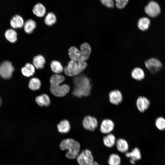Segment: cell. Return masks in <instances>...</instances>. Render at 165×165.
<instances>
[{
	"instance_id": "obj_1",
	"label": "cell",
	"mask_w": 165,
	"mask_h": 165,
	"mask_svg": "<svg viewBox=\"0 0 165 165\" xmlns=\"http://www.w3.org/2000/svg\"><path fill=\"white\" fill-rule=\"evenodd\" d=\"M75 88L73 94L78 97L89 96L91 90L90 80L86 76L81 75L75 77L74 80Z\"/></svg>"
},
{
	"instance_id": "obj_2",
	"label": "cell",
	"mask_w": 165,
	"mask_h": 165,
	"mask_svg": "<svg viewBox=\"0 0 165 165\" xmlns=\"http://www.w3.org/2000/svg\"><path fill=\"white\" fill-rule=\"evenodd\" d=\"M64 80V77L60 74H55L50 77V89L52 93L55 96L63 97L69 92L70 87L68 84L60 85Z\"/></svg>"
},
{
	"instance_id": "obj_3",
	"label": "cell",
	"mask_w": 165,
	"mask_h": 165,
	"mask_svg": "<svg viewBox=\"0 0 165 165\" xmlns=\"http://www.w3.org/2000/svg\"><path fill=\"white\" fill-rule=\"evenodd\" d=\"M59 148L61 150H68L65 154L67 158L74 159L76 158L79 154L80 145L78 142L74 139L68 138L61 141L59 145Z\"/></svg>"
},
{
	"instance_id": "obj_4",
	"label": "cell",
	"mask_w": 165,
	"mask_h": 165,
	"mask_svg": "<svg viewBox=\"0 0 165 165\" xmlns=\"http://www.w3.org/2000/svg\"><path fill=\"white\" fill-rule=\"evenodd\" d=\"M87 66V63L85 61L71 60L64 68V71L67 75L74 76L80 74L86 68Z\"/></svg>"
},
{
	"instance_id": "obj_5",
	"label": "cell",
	"mask_w": 165,
	"mask_h": 165,
	"mask_svg": "<svg viewBox=\"0 0 165 165\" xmlns=\"http://www.w3.org/2000/svg\"><path fill=\"white\" fill-rule=\"evenodd\" d=\"M76 160L79 165H88L94 161V158L90 150L86 149L79 154Z\"/></svg>"
},
{
	"instance_id": "obj_6",
	"label": "cell",
	"mask_w": 165,
	"mask_h": 165,
	"mask_svg": "<svg viewBox=\"0 0 165 165\" xmlns=\"http://www.w3.org/2000/svg\"><path fill=\"white\" fill-rule=\"evenodd\" d=\"M14 70L13 67L9 61H4L0 65V75L3 79L10 78Z\"/></svg>"
},
{
	"instance_id": "obj_7",
	"label": "cell",
	"mask_w": 165,
	"mask_h": 165,
	"mask_svg": "<svg viewBox=\"0 0 165 165\" xmlns=\"http://www.w3.org/2000/svg\"><path fill=\"white\" fill-rule=\"evenodd\" d=\"M146 68L151 72L156 73L161 69L162 64L158 59L152 58L146 61L145 62Z\"/></svg>"
},
{
	"instance_id": "obj_8",
	"label": "cell",
	"mask_w": 165,
	"mask_h": 165,
	"mask_svg": "<svg viewBox=\"0 0 165 165\" xmlns=\"http://www.w3.org/2000/svg\"><path fill=\"white\" fill-rule=\"evenodd\" d=\"M82 124L84 128L86 130L94 131L98 126V121L96 118L90 116L84 117Z\"/></svg>"
},
{
	"instance_id": "obj_9",
	"label": "cell",
	"mask_w": 165,
	"mask_h": 165,
	"mask_svg": "<svg viewBox=\"0 0 165 165\" xmlns=\"http://www.w3.org/2000/svg\"><path fill=\"white\" fill-rule=\"evenodd\" d=\"M146 13L151 17H155L158 16L160 12L159 5L156 2L151 1L145 8Z\"/></svg>"
},
{
	"instance_id": "obj_10",
	"label": "cell",
	"mask_w": 165,
	"mask_h": 165,
	"mask_svg": "<svg viewBox=\"0 0 165 165\" xmlns=\"http://www.w3.org/2000/svg\"><path fill=\"white\" fill-rule=\"evenodd\" d=\"M108 99L111 104L118 105L122 102L123 96L122 93L119 90L115 89L111 91L109 93Z\"/></svg>"
},
{
	"instance_id": "obj_11",
	"label": "cell",
	"mask_w": 165,
	"mask_h": 165,
	"mask_svg": "<svg viewBox=\"0 0 165 165\" xmlns=\"http://www.w3.org/2000/svg\"><path fill=\"white\" fill-rule=\"evenodd\" d=\"M150 104L149 100L143 96H139L137 99L136 102L137 109L141 113L146 111L149 108Z\"/></svg>"
},
{
	"instance_id": "obj_12",
	"label": "cell",
	"mask_w": 165,
	"mask_h": 165,
	"mask_svg": "<svg viewBox=\"0 0 165 165\" xmlns=\"http://www.w3.org/2000/svg\"><path fill=\"white\" fill-rule=\"evenodd\" d=\"M115 124L112 120L108 119H103L101 122L100 130L104 134H108L112 132L114 129Z\"/></svg>"
},
{
	"instance_id": "obj_13",
	"label": "cell",
	"mask_w": 165,
	"mask_h": 165,
	"mask_svg": "<svg viewBox=\"0 0 165 165\" xmlns=\"http://www.w3.org/2000/svg\"><path fill=\"white\" fill-rule=\"evenodd\" d=\"M82 57V61L87 60L90 57L91 52V48L90 45L87 43L84 42L80 46V50Z\"/></svg>"
},
{
	"instance_id": "obj_14",
	"label": "cell",
	"mask_w": 165,
	"mask_h": 165,
	"mask_svg": "<svg viewBox=\"0 0 165 165\" xmlns=\"http://www.w3.org/2000/svg\"><path fill=\"white\" fill-rule=\"evenodd\" d=\"M125 155L127 157L130 158V162L134 164L135 162L140 160L141 156L140 150L137 148H134L131 152H127Z\"/></svg>"
},
{
	"instance_id": "obj_15",
	"label": "cell",
	"mask_w": 165,
	"mask_h": 165,
	"mask_svg": "<svg viewBox=\"0 0 165 165\" xmlns=\"http://www.w3.org/2000/svg\"><path fill=\"white\" fill-rule=\"evenodd\" d=\"M32 12L37 17H42L44 16L46 13V8L42 3H38L34 6Z\"/></svg>"
},
{
	"instance_id": "obj_16",
	"label": "cell",
	"mask_w": 165,
	"mask_h": 165,
	"mask_svg": "<svg viewBox=\"0 0 165 165\" xmlns=\"http://www.w3.org/2000/svg\"><path fill=\"white\" fill-rule=\"evenodd\" d=\"M68 55L71 60L82 61L80 50L74 46H72L68 50Z\"/></svg>"
},
{
	"instance_id": "obj_17",
	"label": "cell",
	"mask_w": 165,
	"mask_h": 165,
	"mask_svg": "<svg viewBox=\"0 0 165 165\" xmlns=\"http://www.w3.org/2000/svg\"><path fill=\"white\" fill-rule=\"evenodd\" d=\"M24 22L23 18L18 15L14 16L10 21L11 26L15 29L21 28L24 26Z\"/></svg>"
},
{
	"instance_id": "obj_18",
	"label": "cell",
	"mask_w": 165,
	"mask_h": 165,
	"mask_svg": "<svg viewBox=\"0 0 165 165\" xmlns=\"http://www.w3.org/2000/svg\"><path fill=\"white\" fill-rule=\"evenodd\" d=\"M131 75L134 79L138 81L142 80L145 77L144 72L139 67H136L133 69L131 73Z\"/></svg>"
},
{
	"instance_id": "obj_19",
	"label": "cell",
	"mask_w": 165,
	"mask_h": 165,
	"mask_svg": "<svg viewBox=\"0 0 165 165\" xmlns=\"http://www.w3.org/2000/svg\"><path fill=\"white\" fill-rule=\"evenodd\" d=\"M118 150L122 153L127 152L129 149V145L127 141L122 138L118 139L116 142Z\"/></svg>"
},
{
	"instance_id": "obj_20",
	"label": "cell",
	"mask_w": 165,
	"mask_h": 165,
	"mask_svg": "<svg viewBox=\"0 0 165 165\" xmlns=\"http://www.w3.org/2000/svg\"><path fill=\"white\" fill-rule=\"evenodd\" d=\"M35 101L40 106H48L50 104V101L49 97L46 94H43L35 98Z\"/></svg>"
},
{
	"instance_id": "obj_21",
	"label": "cell",
	"mask_w": 165,
	"mask_h": 165,
	"mask_svg": "<svg viewBox=\"0 0 165 165\" xmlns=\"http://www.w3.org/2000/svg\"><path fill=\"white\" fill-rule=\"evenodd\" d=\"M116 138L114 135L109 133L103 138V142L104 145L109 148L113 147L116 143Z\"/></svg>"
},
{
	"instance_id": "obj_22",
	"label": "cell",
	"mask_w": 165,
	"mask_h": 165,
	"mask_svg": "<svg viewBox=\"0 0 165 165\" xmlns=\"http://www.w3.org/2000/svg\"><path fill=\"white\" fill-rule=\"evenodd\" d=\"M22 74L26 77L32 76L35 72V67L32 64L29 63L26 64L21 69Z\"/></svg>"
},
{
	"instance_id": "obj_23",
	"label": "cell",
	"mask_w": 165,
	"mask_h": 165,
	"mask_svg": "<svg viewBox=\"0 0 165 165\" xmlns=\"http://www.w3.org/2000/svg\"><path fill=\"white\" fill-rule=\"evenodd\" d=\"M150 24V20L146 17H142L138 20L137 26L139 30L141 31L147 30Z\"/></svg>"
},
{
	"instance_id": "obj_24",
	"label": "cell",
	"mask_w": 165,
	"mask_h": 165,
	"mask_svg": "<svg viewBox=\"0 0 165 165\" xmlns=\"http://www.w3.org/2000/svg\"><path fill=\"white\" fill-rule=\"evenodd\" d=\"M45 63V59L42 55H38L35 56L33 58V65L35 68L38 69L43 68Z\"/></svg>"
},
{
	"instance_id": "obj_25",
	"label": "cell",
	"mask_w": 165,
	"mask_h": 165,
	"mask_svg": "<svg viewBox=\"0 0 165 165\" xmlns=\"http://www.w3.org/2000/svg\"><path fill=\"white\" fill-rule=\"evenodd\" d=\"M58 131L62 134H66L70 130L71 127L69 122L64 119L60 122L57 125Z\"/></svg>"
},
{
	"instance_id": "obj_26",
	"label": "cell",
	"mask_w": 165,
	"mask_h": 165,
	"mask_svg": "<svg viewBox=\"0 0 165 165\" xmlns=\"http://www.w3.org/2000/svg\"><path fill=\"white\" fill-rule=\"evenodd\" d=\"M52 71L56 74H59L64 71V68L61 63L56 60L52 61L50 64Z\"/></svg>"
},
{
	"instance_id": "obj_27",
	"label": "cell",
	"mask_w": 165,
	"mask_h": 165,
	"mask_svg": "<svg viewBox=\"0 0 165 165\" xmlns=\"http://www.w3.org/2000/svg\"><path fill=\"white\" fill-rule=\"evenodd\" d=\"M36 23L32 19H29L24 23V27L25 31L27 33H31L36 28Z\"/></svg>"
},
{
	"instance_id": "obj_28",
	"label": "cell",
	"mask_w": 165,
	"mask_h": 165,
	"mask_svg": "<svg viewBox=\"0 0 165 165\" xmlns=\"http://www.w3.org/2000/svg\"><path fill=\"white\" fill-rule=\"evenodd\" d=\"M5 36L6 39L11 43L15 42L17 40V33L13 29L7 30L5 33Z\"/></svg>"
},
{
	"instance_id": "obj_29",
	"label": "cell",
	"mask_w": 165,
	"mask_h": 165,
	"mask_svg": "<svg viewBox=\"0 0 165 165\" xmlns=\"http://www.w3.org/2000/svg\"><path fill=\"white\" fill-rule=\"evenodd\" d=\"M41 86L40 80L37 78H32L29 81L28 86L32 90H36L39 89Z\"/></svg>"
},
{
	"instance_id": "obj_30",
	"label": "cell",
	"mask_w": 165,
	"mask_h": 165,
	"mask_svg": "<svg viewBox=\"0 0 165 165\" xmlns=\"http://www.w3.org/2000/svg\"><path fill=\"white\" fill-rule=\"evenodd\" d=\"M44 21L45 24L47 26H52L56 22V16L53 13L49 12L46 16Z\"/></svg>"
},
{
	"instance_id": "obj_31",
	"label": "cell",
	"mask_w": 165,
	"mask_h": 165,
	"mask_svg": "<svg viewBox=\"0 0 165 165\" xmlns=\"http://www.w3.org/2000/svg\"><path fill=\"white\" fill-rule=\"evenodd\" d=\"M121 161L120 157L119 155L113 153L109 156L108 163L109 165H120Z\"/></svg>"
},
{
	"instance_id": "obj_32",
	"label": "cell",
	"mask_w": 165,
	"mask_h": 165,
	"mask_svg": "<svg viewBox=\"0 0 165 165\" xmlns=\"http://www.w3.org/2000/svg\"><path fill=\"white\" fill-rule=\"evenodd\" d=\"M155 125L159 130H165V119L162 117L157 118L155 121Z\"/></svg>"
},
{
	"instance_id": "obj_33",
	"label": "cell",
	"mask_w": 165,
	"mask_h": 165,
	"mask_svg": "<svg viewBox=\"0 0 165 165\" xmlns=\"http://www.w3.org/2000/svg\"><path fill=\"white\" fill-rule=\"evenodd\" d=\"M116 2V6L121 9L124 8L127 3L129 0H114Z\"/></svg>"
},
{
	"instance_id": "obj_34",
	"label": "cell",
	"mask_w": 165,
	"mask_h": 165,
	"mask_svg": "<svg viewBox=\"0 0 165 165\" xmlns=\"http://www.w3.org/2000/svg\"><path fill=\"white\" fill-rule=\"evenodd\" d=\"M102 3L109 8H113L114 6L113 0H100Z\"/></svg>"
},
{
	"instance_id": "obj_35",
	"label": "cell",
	"mask_w": 165,
	"mask_h": 165,
	"mask_svg": "<svg viewBox=\"0 0 165 165\" xmlns=\"http://www.w3.org/2000/svg\"><path fill=\"white\" fill-rule=\"evenodd\" d=\"M92 165H100L98 163L95 161H93L92 163Z\"/></svg>"
},
{
	"instance_id": "obj_36",
	"label": "cell",
	"mask_w": 165,
	"mask_h": 165,
	"mask_svg": "<svg viewBox=\"0 0 165 165\" xmlns=\"http://www.w3.org/2000/svg\"><path fill=\"white\" fill-rule=\"evenodd\" d=\"M92 165V163H90V164H89V165Z\"/></svg>"
}]
</instances>
